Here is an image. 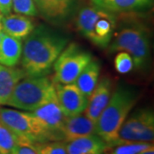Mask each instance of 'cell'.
Masks as SVG:
<instances>
[{
  "label": "cell",
  "instance_id": "obj_1",
  "mask_svg": "<svg viewBox=\"0 0 154 154\" xmlns=\"http://www.w3.org/2000/svg\"><path fill=\"white\" fill-rule=\"evenodd\" d=\"M22 45V69L27 75L45 76L65 48L69 38L45 25L33 28Z\"/></svg>",
  "mask_w": 154,
  "mask_h": 154
},
{
  "label": "cell",
  "instance_id": "obj_2",
  "mask_svg": "<svg viewBox=\"0 0 154 154\" xmlns=\"http://www.w3.org/2000/svg\"><path fill=\"white\" fill-rule=\"evenodd\" d=\"M138 99L137 91L121 85L111 94L108 104L95 123L97 135L111 146L115 143L118 131L128 116Z\"/></svg>",
  "mask_w": 154,
  "mask_h": 154
},
{
  "label": "cell",
  "instance_id": "obj_3",
  "mask_svg": "<svg viewBox=\"0 0 154 154\" xmlns=\"http://www.w3.org/2000/svg\"><path fill=\"white\" fill-rule=\"evenodd\" d=\"M77 30L84 38L100 48H107L116 28L115 14L97 6H84L78 11Z\"/></svg>",
  "mask_w": 154,
  "mask_h": 154
},
{
  "label": "cell",
  "instance_id": "obj_4",
  "mask_svg": "<svg viewBox=\"0 0 154 154\" xmlns=\"http://www.w3.org/2000/svg\"><path fill=\"white\" fill-rule=\"evenodd\" d=\"M56 97L55 83L46 75H26L15 86L6 105L33 111Z\"/></svg>",
  "mask_w": 154,
  "mask_h": 154
},
{
  "label": "cell",
  "instance_id": "obj_5",
  "mask_svg": "<svg viewBox=\"0 0 154 154\" xmlns=\"http://www.w3.org/2000/svg\"><path fill=\"white\" fill-rule=\"evenodd\" d=\"M108 50L110 53L126 51L132 57L134 67L143 69L148 65L151 55L148 32L139 24L123 26L114 33Z\"/></svg>",
  "mask_w": 154,
  "mask_h": 154
},
{
  "label": "cell",
  "instance_id": "obj_6",
  "mask_svg": "<svg viewBox=\"0 0 154 154\" xmlns=\"http://www.w3.org/2000/svg\"><path fill=\"white\" fill-rule=\"evenodd\" d=\"M0 122L19 138L21 144L33 145L58 140L30 111L0 108Z\"/></svg>",
  "mask_w": 154,
  "mask_h": 154
},
{
  "label": "cell",
  "instance_id": "obj_7",
  "mask_svg": "<svg viewBox=\"0 0 154 154\" xmlns=\"http://www.w3.org/2000/svg\"><path fill=\"white\" fill-rule=\"evenodd\" d=\"M93 59L92 54L79 45H67L53 64L54 83L73 84L77 77Z\"/></svg>",
  "mask_w": 154,
  "mask_h": 154
},
{
  "label": "cell",
  "instance_id": "obj_8",
  "mask_svg": "<svg viewBox=\"0 0 154 154\" xmlns=\"http://www.w3.org/2000/svg\"><path fill=\"white\" fill-rule=\"evenodd\" d=\"M153 139V111L146 108L139 109L127 117L112 146L129 142H152Z\"/></svg>",
  "mask_w": 154,
  "mask_h": 154
},
{
  "label": "cell",
  "instance_id": "obj_9",
  "mask_svg": "<svg viewBox=\"0 0 154 154\" xmlns=\"http://www.w3.org/2000/svg\"><path fill=\"white\" fill-rule=\"evenodd\" d=\"M38 15L53 25H62L75 11L77 0H33Z\"/></svg>",
  "mask_w": 154,
  "mask_h": 154
},
{
  "label": "cell",
  "instance_id": "obj_10",
  "mask_svg": "<svg viewBox=\"0 0 154 154\" xmlns=\"http://www.w3.org/2000/svg\"><path fill=\"white\" fill-rule=\"evenodd\" d=\"M55 89L58 104L65 116H75L85 111L88 99L79 90L75 83H55Z\"/></svg>",
  "mask_w": 154,
  "mask_h": 154
},
{
  "label": "cell",
  "instance_id": "obj_11",
  "mask_svg": "<svg viewBox=\"0 0 154 154\" xmlns=\"http://www.w3.org/2000/svg\"><path fill=\"white\" fill-rule=\"evenodd\" d=\"M30 112L50 132L56 135L58 140H63L60 130L67 116L60 108L57 97Z\"/></svg>",
  "mask_w": 154,
  "mask_h": 154
},
{
  "label": "cell",
  "instance_id": "obj_12",
  "mask_svg": "<svg viewBox=\"0 0 154 154\" xmlns=\"http://www.w3.org/2000/svg\"><path fill=\"white\" fill-rule=\"evenodd\" d=\"M111 90V81L107 77H104L98 82L94 92L88 98V105L84 114L95 123L110 100Z\"/></svg>",
  "mask_w": 154,
  "mask_h": 154
},
{
  "label": "cell",
  "instance_id": "obj_13",
  "mask_svg": "<svg viewBox=\"0 0 154 154\" xmlns=\"http://www.w3.org/2000/svg\"><path fill=\"white\" fill-rule=\"evenodd\" d=\"M61 134L64 141L93 134L95 132V122L85 114L66 117L61 128Z\"/></svg>",
  "mask_w": 154,
  "mask_h": 154
},
{
  "label": "cell",
  "instance_id": "obj_14",
  "mask_svg": "<svg viewBox=\"0 0 154 154\" xmlns=\"http://www.w3.org/2000/svg\"><path fill=\"white\" fill-rule=\"evenodd\" d=\"M1 27L4 33L20 40L25 39L35 28L29 17L11 13L2 17Z\"/></svg>",
  "mask_w": 154,
  "mask_h": 154
},
{
  "label": "cell",
  "instance_id": "obj_15",
  "mask_svg": "<svg viewBox=\"0 0 154 154\" xmlns=\"http://www.w3.org/2000/svg\"><path fill=\"white\" fill-rule=\"evenodd\" d=\"M65 142L68 154H103L108 147L107 143L96 134Z\"/></svg>",
  "mask_w": 154,
  "mask_h": 154
},
{
  "label": "cell",
  "instance_id": "obj_16",
  "mask_svg": "<svg viewBox=\"0 0 154 154\" xmlns=\"http://www.w3.org/2000/svg\"><path fill=\"white\" fill-rule=\"evenodd\" d=\"M94 5L113 13L138 12L152 7L153 0H91Z\"/></svg>",
  "mask_w": 154,
  "mask_h": 154
},
{
  "label": "cell",
  "instance_id": "obj_17",
  "mask_svg": "<svg viewBox=\"0 0 154 154\" xmlns=\"http://www.w3.org/2000/svg\"><path fill=\"white\" fill-rule=\"evenodd\" d=\"M26 75L22 69L0 64V105H6L15 86Z\"/></svg>",
  "mask_w": 154,
  "mask_h": 154
},
{
  "label": "cell",
  "instance_id": "obj_18",
  "mask_svg": "<svg viewBox=\"0 0 154 154\" xmlns=\"http://www.w3.org/2000/svg\"><path fill=\"white\" fill-rule=\"evenodd\" d=\"M22 51V40L4 33L0 44V64L15 67L21 60Z\"/></svg>",
  "mask_w": 154,
  "mask_h": 154
},
{
  "label": "cell",
  "instance_id": "obj_19",
  "mask_svg": "<svg viewBox=\"0 0 154 154\" xmlns=\"http://www.w3.org/2000/svg\"><path fill=\"white\" fill-rule=\"evenodd\" d=\"M101 64L99 61L92 59L87 66L83 69L79 76L77 77L75 84L79 90L87 98H89L96 88L99 81Z\"/></svg>",
  "mask_w": 154,
  "mask_h": 154
},
{
  "label": "cell",
  "instance_id": "obj_20",
  "mask_svg": "<svg viewBox=\"0 0 154 154\" xmlns=\"http://www.w3.org/2000/svg\"><path fill=\"white\" fill-rule=\"evenodd\" d=\"M153 144L151 142H129L108 146L103 154H137Z\"/></svg>",
  "mask_w": 154,
  "mask_h": 154
},
{
  "label": "cell",
  "instance_id": "obj_21",
  "mask_svg": "<svg viewBox=\"0 0 154 154\" xmlns=\"http://www.w3.org/2000/svg\"><path fill=\"white\" fill-rule=\"evenodd\" d=\"M21 140L3 123L0 122V154H11Z\"/></svg>",
  "mask_w": 154,
  "mask_h": 154
},
{
  "label": "cell",
  "instance_id": "obj_22",
  "mask_svg": "<svg viewBox=\"0 0 154 154\" xmlns=\"http://www.w3.org/2000/svg\"><path fill=\"white\" fill-rule=\"evenodd\" d=\"M31 146L37 154H68L64 140L34 143Z\"/></svg>",
  "mask_w": 154,
  "mask_h": 154
},
{
  "label": "cell",
  "instance_id": "obj_23",
  "mask_svg": "<svg viewBox=\"0 0 154 154\" xmlns=\"http://www.w3.org/2000/svg\"><path fill=\"white\" fill-rule=\"evenodd\" d=\"M12 11L16 14L27 17H37L38 15L33 0H12Z\"/></svg>",
  "mask_w": 154,
  "mask_h": 154
},
{
  "label": "cell",
  "instance_id": "obj_24",
  "mask_svg": "<svg viewBox=\"0 0 154 154\" xmlns=\"http://www.w3.org/2000/svg\"><path fill=\"white\" fill-rule=\"evenodd\" d=\"M114 63L116 70L120 74H127L134 68L132 57L126 51H120L116 56Z\"/></svg>",
  "mask_w": 154,
  "mask_h": 154
},
{
  "label": "cell",
  "instance_id": "obj_25",
  "mask_svg": "<svg viewBox=\"0 0 154 154\" xmlns=\"http://www.w3.org/2000/svg\"><path fill=\"white\" fill-rule=\"evenodd\" d=\"M11 154H37L31 145L28 144H18L13 149Z\"/></svg>",
  "mask_w": 154,
  "mask_h": 154
},
{
  "label": "cell",
  "instance_id": "obj_26",
  "mask_svg": "<svg viewBox=\"0 0 154 154\" xmlns=\"http://www.w3.org/2000/svg\"><path fill=\"white\" fill-rule=\"evenodd\" d=\"M0 11L2 16H7L12 11V0H0Z\"/></svg>",
  "mask_w": 154,
  "mask_h": 154
},
{
  "label": "cell",
  "instance_id": "obj_27",
  "mask_svg": "<svg viewBox=\"0 0 154 154\" xmlns=\"http://www.w3.org/2000/svg\"><path fill=\"white\" fill-rule=\"evenodd\" d=\"M137 154H154L153 145H152V146H150V147H148V148L145 149V150H143V151L140 152Z\"/></svg>",
  "mask_w": 154,
  "mask_h": 154
},
{
  "label": "cell",
  "instance_id": "obj_28",
  "mask_svg": "<svg viewBox=\"0 0 154 154\" xmlns=\"http://www.w3.org/2000/svg\"><path fill=\"white\" fill-rule=\"evenodd\" d=\"M3 35H4V32H3L2 28H0V44H1V41H2V38H3Z\"/></svg>",
  "mask_w": 154,
  "mask_h": 154
},
{
  "label": "cell",
  "instance_id": "obj_29",
  "mask_svg": "<svg viewBox=\"0 0 154 154\" xmlns=\"http://www.w3.org/2000/svg\"><path fill=\"white\" fill-rule=\"evenodd\" d=\"M2 14H1V11H0V28H2V27H1V18H2Z\"/></svg>",
  "mask_w": 154,
  "mask_h": 154
}]
</instances>
